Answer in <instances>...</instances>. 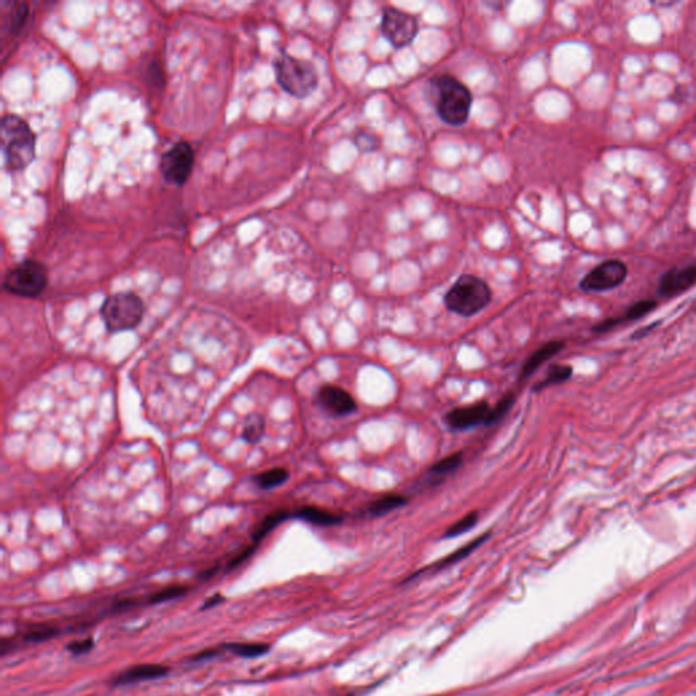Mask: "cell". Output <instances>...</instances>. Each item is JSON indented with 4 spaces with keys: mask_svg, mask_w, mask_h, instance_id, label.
Instances as JSON below:
<instances>
[{
    "mask_svg": "<svg viewBox=\"0 0 696 696\" xmlns=\"http://www.w3.org/2000/svg\"><path fill=\"white\" fill-rule=\"evenodd\" d=\"M428 97L439 120L450 127L467 124L474 96L470 87L450 74H438L428 82Z\"/></svg>",
    "mask_w": 696,
    "mask_h": 696,
    "instance_id": "cell-1",
    "label": "cell"
},
{
    "mask_svg": "<svg viewBox=\"0 0 696 696\" xmlns=\"http://www.w3.org/2000/svg\"><path fill=\"white\" fill-rule=\"evenodd\" d=\"M0 147L6 167L12 173L21 171L36 157V134L25 118L8 113L0 121Z\"/></svg>",
    "mask_w": 696,
    "mask_h": 696,
    "instance_id": "cell-2",
    "label": "cell"
},
{
    "mask_svg": "<svg viewBox=\"0 0 696 696\" xmlns=\"http://www.w3.org/2000/svg\"><path fill=\"white\" fill-rule=\"evenodd\" d=\"M273 72L280 89L298 100L312 96L320 83L319 71L312 61L286 52L275 57Z\"/></svg>",
    "mask_w": 696,
    "mask_h": 696,
    "instance_id": "cell-3",
    "label": "cell"
},
{
    "mask_svg": "<svg viewBox=\"0 0 696 696\" xmlns=\"http://www.w3.org/2000/svg\"><path fill=\"white\" fill-rule=\"evenodd\" d=\"M492 301L491 287L482 277L464 273L443 297L446 309L461 317H472L479 315Z\"/></svg>",
    "mask_w": 696,
    "mask_h": 696,
    "instance_id": "cell-4",
    "label": "cell"
},
{
    "mask_svg": "<svg viewBox=\"0 0 696 696\" xmlns=\"http://www.w3.org/2000/svg\"><path fill=\"white\" fill-rule=\"evenodd\" d=\"M100 316L110 333L131 330L143 320L145 304L135 293H116L105 298L100 309Z\"/></svg>",
    "mask_w": 696,
    "mask_h": 696,
    "instance_id": "cell-5",
    "label": "cell"
},
{
    "mask_svg": "<svg viewBox=\"0 0 696 696\" xmlns=\"http://www.w3.org/2000/svg\"><path fill=\"white\" fill-rule=\"evenodd\" d=\"M48 286V271L37 260L26 259L7 271L3 288L11 295L21 298H37Z\"/></svg>",
    "mask_w": 696,
    "mask_h": 696,
    "instance_id": "cell-6",
    "label": "cell"
},
{
    "mask_svg": "<svg viewBox=\"0 0 696 696\" xmlns=\"http://www.w3.org/2000/svg\"><path fill=\"white\" fill-rule=\"evenodd\" d=\"M379 29L394 50H404L415 41L419 33V22L412 14L389 6L382 10Z\"/></svg>",
    "mask_w": 696,
    "mask_h": 696,
    "instance_id": "cell-7",
    "label": "cell"
},
{
    "mask_svg": "<svg viewBox=\"0 0 696 696\" xmlns=\"http://www.w3.org/2000/svg\"><path fill=\"white\" fill-rule=\"evenodd\" d=\"M195 167V150L187 140L171 145L160 160V170L165 182L173 187H184Z\"/></svg>",
    "mask_w": 696,
    "mask_h": 696,
    "instance_id": "cell-8",
    "label": "cell"
},
{
    "mask_svg": "<svg viewBox=\"0 0 696 696\" xmlns=\"http://www.w3.org/2000/svg\"><path fill=\"white\" fill-rule=\"evenodd\" d=\"M629 269L620 260H607L588 272L580 282L585 293H604L613 290L624 283Z\"/></svg>",
    "mask_w": 696,
    "mask_h": 696,
    "instance_id": "cell-9",
    "label": "cell"
},
{
    "mask_svg": "<svg viewBox=\"0 0 696 696\" xmlns=\"http://www.w3.org/2000/svg\"><path fill=\"white\" fill-rule=\"evenodd\" d=\"M317 401L332 416L341 418L358 411L355 399L346 389L336 385H324L317 393Z\"/></svg>",
    "mask_w": 696,
    "mask_h": 696,
    "instance_id": "cell-10",
    "label": "cell"
},
{
    "mask_svg": "<svg viewBox=\"0 0 696 696\" xmlns=\"http://www.w3.org/2000/svg\"><path fill=\"white\" fill-rule=\"evenodd\" d=\"M489 408H491L489 404L482 400L475 404L457 407V408L449 411L445 415L443 421L449 429L454 430V431L472 429V428H476L479 425L485 423Z\"/></svg>",
    "mask_w": 696,
    "mask_h": 696,
    "instance_id": "cell-11",
    "label": "cell"
},
{
    "mask_svg": "<svg viewBox=\"0 0 696 696\" xmlns=\"http://www.w3.org/2000/svg\"><path fill=\"white\" fill-rule=\"evenodd\" d=\"M1 8V37H15L19 36L29 19L30 10L29 4L17 0H3L0 3Z\"/></svg>",
    "mask_w": 696,
    "mask_h": 696,
    "instance_id": "cell-12",
    "label": "cell"
},
{
    "mask_svg": "<svg viewBox=\"0 0 696 696\" xmlns=\"http://www.w3.org/2000/svg\"><path fill=\"white\" fill-rule=\"evenodd\" d=\"M695 283V264L684 268H673L661 276L658 294L665 298H672L691 288Z\"/></svg>",
    "mask_w": 696,
    "mask_h": 696,
    "instance_id": "cell-13",
    "label": "cell"
},
{
    "mask_svg": "<svg viewBox=\"0 0 696 696\" xmlns=\"http://www.w3.org/2000/svg\"><path fill=\"white\" fill-rule=\"evenodd\" d=\"M565 347H566L565 341H562V340H552V341L545 343L540 348H537L535 352L525 361V363H524V366L521 369L520 377H518L520 381H524V379L529 378L531 375L535 373L536 370H538V368H541V365H544L551 358H553L556 354H559L562 350H565Z\"/></svg>",
    "mask_w": 696,
    "mask_h": 696,
    "instance_id": "cell-14",
    "label": "cell"
},
{
    "mask_svg": "<svg viewBox=\"0 0 696 696\" xmlns=\"http://www.w3.org/2000/svg\"><path fill=\"white\" fill-rule=\"evenodd\" d=\"M167 672H169V669L163 665H156V664L138 665V666H134V668L120 673L116 677V680L113 682V684L114 686H125V684H131V683L160 679V677L166 676Z\"/></svg>",
    "mask_w": 696,
    "mask_h": 696,
    "instance_id": "cell-15",
    "label": "cell"
},
{
    "mask_svg": "<svg viewBox=\"0 0 696 696\" xmlns=\"http://www.w3.org/2000/svg\"><path fill=\"white\" fill-rule=\"evenodd\" d=\"M293 518L302 520L316 527H333L343 523V516L316 506H302L293 513Z\"/></svg>",
    "mask_w": 696,
    "mask_h": 696,
    "instance_id": "cell-16",
    "label": "cell"
},
{
    "mask_svg": "<svg viewBox=\"0 0 696 696\" xmlns=\"http://www.w3.org/2000/svg\"><path fill=\"white\" fill-rule=\"evenodd\" d=\"M408 502H410V499L404 495H399V494L383 495L368 505V507L363 512V516L378 518V517L389 514L390 512H393L396 509L405 506Z\"/></svg>",
    "mask_w": 696,
    "mask_h": 696,
    "instance_id": "cell-17",
    "label": "cell"
},
{
    "mask_svg": "<svg viewBox=\"0 0 696 696\" xmlns=\"http://www.w3.org/2000/svg\"><path fill=\"white\" fill-rule=\"evenodd\" d=\"M463 460H464V454L461 452H457V453H453L450 456H446L445 458L436 461L429 471H428V476H429V484L431 481H435L436 483H441L447 475L453 474L454 471H457L461 464H463Z\"/></svg>",
    "mask_w": 696,
    "mask_h": 696,
    "instance_id": "cell-18",
    "label": "cell"
},
{
    "mask_svg": "<svg viewBox=\"0 0 696 696\" xmlns=\"http://www.w3.org/2000/svg\"><path fill=\"white\" fill-rule=\"evenodd\" d=\"M573 375V368L569 366V365H551L547 370V375L545 377L540 381L535 383L534 386V392H541L552 385H560L566 381H569Z\"/></svg>",
    "mask_w": 696,
    "mask_h": 696,
    "instance_id": "cell-19",
    "label": "cell"
},
{
    "mask_svg": "<svg viewBox=\"0 0 696 696\" xmlns=\"http://www.w3.org/2000/svg\"><path fill=\"white\" fill-rule=\"evenodd\" d=\"M264 432H266V419L259 414H252L251 416L246 418L242 426L241 436L245 442L255 445L260 442V439L264 436Z\"/></svg>",
    "mask_w": 696,
    "mask_h": 696,
    "instance_id": "cell-20",
    "label": "cell"
},
{
    "mask_svg": "<svg viewBox=\"0 0 696 696\" xmlns=\"http://www.w3.org/2000/svg\"><path fill=\"white\" fill-rule=\"evenodd\" d=\"M290 474L286 468H272L253 476L255 484L262 489H272L288 481Z\"/></svg>",
    "mask_w": 696,
    "mask_h": 696,
    "instance_id": "cell-21",
    "label": "cell"
},
{
    "mask_svg": "<svg viewBox=\"0 0 696 696\" xmlns=\"http://www.w3.org/2000/svg\"><path fill=\"white\" fill-rule=\"evenodd\" d=\"M288 518H293V513H290L288 510H283V509L268 514L267 517L262 521V524L259 525V528L256 529V532L253 534L255 544H259L272 529H275L279 524L284 523Z\"/></svg>",
    "mask_w": 696,
    "mask_h": 696,
    "instance_id": "cell-22",
    "label": "cell"
},
{
    "mask_svg": "<svg viewBox=\"0 0 696 696\" xmlns=\"http://www.w3.org/2000/svg\"><path fill=\"white\" fill-rule=\"evenodd\" d=\"M514 403H516V393L514 392L506 393L494 407L489 408V412H488L484 426H494V425L499 423L502 419H505V416L513 408Z\"/></svg>",
    "mask_w": 696,
    "mask_h": 696,
    "instance_id": "cell-23",
    "label": "cell"
},
{
    "mask_svg": "<svg viewBox=\"0 0 696 696\" xmlns=\"http://www.w3.org/2000/svg\"><path fill=\"white\" fill-rule=\"evenodd\" d=\"M478 523H479V512H471L467 516H464L461 520L454 523L452 527H449V529L445 532L443 537L453 538L457 536L464 535V534L470 532L472 528H475Z\"/></svg>",
    "mask_w": 696,
    "mask_h": 696,
    "instance_id": "cell-24",
    "label": "cell"
},
{
    "mask_svg": "<svg viewBox=\"0 0 696 696\" xmlns=\"http://www.w3.org/2000/svg\"><path fill=\"white\" fill-rule=\"evenodd\" d=\"M227 650L231 653L245 657V658H253L266 654L269 648L268 644L264 643H230L224 646Z\"/></svg>",
    "mask_w": 696,
    "mask_h": 696,
    "instance_id": "cell-25",
    "label": "cell"
},
{
    "mask_svg": "<svg viewBox=\"0 0 696 696\" xmlns=\"http://www.w3.org/2000/svg\"><path fill=\"white\" fill-rule=\"evenodd\" d=\"M655 308H657V302L654 299H643V301H640V302H635L633 306H630L626 310L624 316L620 317L622 324L623 322L640 320V319L644 317L646 315H648L650 312H653Z\"/></svg>",
    "mask_w": 696,
    "mask_h": 696,
    "instance_id": "cell-26",
    "label": "cell"
},
{
    "mask_svg": "<svg viewBox=\"0 0 696 696\" xmlns=\"http://www.w3.org/2000/svg\"><path fill=\"white\" fill-rule=\"evenodd\" d=\"M354 143L357 146V149L361 151V153H365V154H370L375 151L379 146V138L377 136V134L369 131V129H363V131H358L354 136Z\"/></svg>",
    "mask_w": 696,
    "mask_h": 696,
    "instance_id": "cell-27",
    "label": "cell"
},
{
    "mask_svg": "<svg viewBox=\"0 0 696 696\" xmlns=\"http://www.w3.org/2000/svg\"><path fill=\"white\" fill-rule=\"evenodd\" d=\"M187 591V588L184 587H171V588H166V589L161 590L156 594H153L149 600L150 604H161V602H165V601H169V600H173V598H178L181 595H184Z\"/></svg>",
    "mask_w": 696,
    "mask_h": 696,
    "instance_id": "cell-28",
    "label": "cell"
},
{
    "mask_svg": "<svg viewBox=\"0 0 696 696\" xmlns=\"http://www.w3.org/2000/svg\"><path fill=\"white\" fill-rule=\"evenodd\" d=\"M56 634H57V631L54 630V627H44L37 631H30L26 635V641L28 642H43V641L51 640Z\"/></svg>",
    "mask_w": 696,
    "mask_h": 696,
    "instance_id": "cell-29",
    "label": "cell"
},
{
    "mask_svg": "<svg viewBox=\"0 0 696 696\" xmlns=\"http://www.w3.org/2000/svg\"><path fill=\"white\" fill-rule=\"evenodd\" d=\"M149 76H150V79H151V82H153L154 86H157V87L161 89L162 86L165 85V75L162 72L161 65L157 61H154V63L150 64V67H149Z\"/></svg>",
    "mask_w": 696,
    "mask_h": 696,
    "instance_id": "cell-30",
    "label": "cell"
},
{
    "mask_svg": "<svg viewBox=\"0 0 696 696\" xmlns=\"http://www.w3.org/2000/svg\"><path fill=\"white\" fill-rule=\"evenodd\" d=\"M256 548H257V544H253V545L248 547L246 549H244L242 552H240V553H238V555H237V556H235V558H234V559L229 563L227 569H229V570H233V569H235L237 566H240L242 562H245V560H246V559H248V558H249V556L255 552V549H256Z\"/></svg>",
    "mask_w": 696,
    "mask_h": 696,
    "instance_id": "cell-31",
    "label": "cell"
},
{
    "mask_svg": "<svg viewBox=\"0 0 696 696\" xmlns=\"http://www.w3.org/2000/svg\"><path fill=\"white\" fill-rule=\"evenodd\" d=\"M94 646L93 643V640H85V641H79V642H72L71 644H68V650L74 654H83V653H87L89 650H92Z\"/></svg>",
    "mask_w": 696,
    "mask_h": 696,
    "instance_id": "cell-32",
    "label": "cell"
},
{
    "mask_svg": "<svg viewBox=\"0 0 696 696\" xmlns=\"http://www.w3.org/2000/svg\"><path fill=\"white\" fill-rule=\"evenodd\" d=\"M660 324H661V321L654 322V324H648V325H646L644 328L638 329V330L634 333L633 339H641V337H644L646 335H648V333H650V330H653L654 328H657Z\"/></svg>",
    "mask_w": 696,
    "mask_h": 696,
    "instance_id": "cell-33",
    "label": "cell"
},
{
    "mask_svg": "<svg viewBox=\"0 0 696 696\" xmlns=\"http://www.w3.org/2000/svg\"><path fill=\"white\" fill-rule=\"evenodd\" d=\"M222 600H223V598H222L220 595H214V597H211V598H210L209 601H206V602H204V605L202 607V609H207V608H211V607H214V605H216L218 602H220Z\"/></svg>",
    "mask_w": 696,
    "mask_h": 696,
    "instance_id": "cell-34",
    "label": "cell"
}]
</instances>
